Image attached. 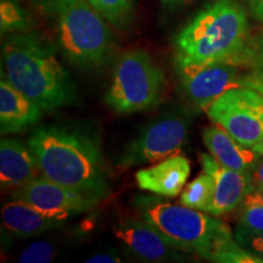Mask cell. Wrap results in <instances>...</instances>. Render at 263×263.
<instances>
[{
    "label": "cell",
    "instance_id": "23",
    "mask_svg": "<svg viewBox=\"0 0 263 263\" xmlns=\"http://www.w3.org/2000/svg\"><path fill=\"white\" fill-rule=\"evenodd\" d=\"M234 236L242 248L263 261V230H250L236 227Z\"/></svg>",
    "mask_w": 263,
    "mask_h": 263
},
{
    "label": "cell",
    "instance_id": "28",
    "mask_svg": "<svg viewBox=\"0 0 263 263\" xmlns=\"http://www.w3.org/2000/svg\"><path fill=\"white\" fill-rule=\"evenodd\" d=\"M251 15L263 24V0H245Z\"/></svg>",
    "mask_w": 263,
    "mask_h": 263
},
{
    "label": "cell",
    "instance_id": "25",
    "mask_svg": "<svg viewBox=\"0 0 263 263\" xmlns=\"http://www.w3.org/2000/svg\"><path fill=\"white\" fill-rule=\"evenodd\" d=\"M31 2L43 14L58 16L59 11L72 0H31Z\"/></svg>",
    "mask_w": 263,
    "mask_h": 263
},
{
    "label": "cell",
    "instance_id": "15",
    "mask_svg": "<svg viewBox=\"0 0 263 263\" xmlns=\"http://www.w3.org/2000/svg\"><path fill=\"white\" fill-rule=\"evenodd\" d=\"M42 107L14 85L2 78L0 82V132L2 136L29 129L42 117Z\"/></svg>",
    "mask_w": 263,
    "mask_h": 263
},
{
    "label": "cell",
    "instance_id": "6",
    "mask_svg": "<svg viewBox=\"0 0 263 263\" xmlns=\"http://www.w3.org/2000/svg\"><path fill=\"white\" fill-rule=\"evenodd\" d=\"M166 91V78L145 50H128L117 59L104 100L115 112L137 114L156 107Z\"/></svg>",
    "mask_w": 263,
    "mask_h": 263
},
{
    "label": "cell",
    "instance_id": "20",
    "mask_svg": "<svg viewBox=\"0 0 263 263\" xmlns=\"http://www.w3.org/2000/svg\"><path fill=\"white\" fill-rule=\"evenodd\" d=\"M0 27L3 34L29 31L31 20L18 0L0 2Z\"/></svg>",
    "mask_w": 263,
    "mask_h": 263
},
{
    "label": "cell",
    "instance_id": "7",
    "mask_svg": "<svg viewBox=\"0 0 263 263\" xmlns=\"http://www.w3.org/2000/svg\"><path fill=\"white\" fill-rule=\"evenodd\" d=\"M206 112L241 145L252 149L263 139V94L252 88L236 87L226 91Z\"/></svg>",
    "mask_w": 263,
    "mask_h": 263
},
{
    "label": "cell",
    "instance_id": "16",
    "mask_svg": "<svg viewBox=\"0 0 263 263\" xmlns=\"http://www.w3.org/2000/svg\"><path fill=\"white\" fill-rule=\"evenodd\" d=\"M202 140L210 154L219 163L239 172L252 174L261 159V155L251 147L241 145L218 124L206 127L202 130Z\"/></svg>",
    "mask_w": 263,
    "mask_h": 263
},
{
    "label": "cell",
    "instance_id": "10",
    "mask_svg": "<svg viewBox=\"0 0 263 263\" xmlns=\"http://www.w3.org/2000/svg\"><path fill=\"white\" fill-rule=\"evenodd\" d=\"M12 199L31 203L45 215L59 221L90 211L101 200L90 194L67 188L45 176H39L15 189Z\"/></svg>",
    "mask_w": 263,
    "mask_h": 263
},
{
    "label": "cell",
    "instance_id": "27",
    "mask_svg": "<svg viewBox=\"0 0 263 263\" xmlns=\"http://www.w3.org/2000/svg\"><path fill=\"white\" fill-rule=\"evenodd\" d=\"M240 84H241V87L252 88V89L257 90L261 94H263V80L262 78L255 77V76L250 74V73H248V72H246V74L241 76Z\"/></svg>",
    "mask_w": 263,
    "mask_h": 263
},
{
    "label": "cell",
    "instance_id": "22",
    "mask_svg": "<svg viewBox=\"0 0 263 263\" xmlns=\"http://www.w3.org/2000/svg\"><path fill=\"white\" fill-rule=\"evenodd\" d=\"M55 248L49 241L33 242L26 248L18 256L17 261L21 263H49L55 259Z\"/></svg>",
    "mask_w": 263,
    "mask_h": 263
},
{
    "label": "cell",
    "instance_id": "4",
    "mask_svg": "<svg viewBox=\"0 0 263 263\" xmlns=\"http://www.w3.org/2000/svg\"><path fill=\"white\" fill-rule=\"evenodd\" d=\"M250 39L244 8L235 0H215L177 35L176 61L235 64Z\"/></svg>",
    "mask_w": 263,
    "mask_h": 263
},
{
    "label": "cell",
    "instance_id": "31",
    "mask_svg": "<svg viewBox=\"0 0 263 263\" xmlns=\"http://www.w3.org/2000/svg\"><path fill=\"white\" fill-rule=\"evenodd\" d=\"M163 2L168 5H182L193 2V0H163Z\"/></svg>",
    "mask_w": 263,
    "mask_h": 263
},
{
    "label": "cell",
    "instance_id": "12",
    "mask_svg": "<svg viewBox=\"0 0 263 263\" xmlns=\"http://www.w3.org/2000/svg\"><path fill=\"white\" fill-rule=\"evenodd\" d=\"M114 233L136 257L146 262L182 261L183 255L141 218H123Z\"/></svg>",
    "mask_w": 263,
    "mask_h": 263
},
{
    "label": "cell",
    "instance_id": "24",
    "mask_svg": "<svg viewBox=\"0 0 263 263\" xmlns=\"http://www.w3.org/2000/svg\"><path fill=\"white\" fill-rule=\"evenodd\" d=\"M238 227L250 230H263V205L242 202Z\"/></svg>",
    "mask_w": 263,
    "mask_h": 263
},
{
    "label": "cell",
    "instance_id": "3",
    "mask_svg": "<svg viewBox=\"0 0 263 263\" xmlns=\"http://www.w3.org/2000/svg\"><path fill=\"white\" fill-rule=\"evenodd\" d=\"M3 78L43 111L73 104L77 87L54 48L33 32L12 33L3 43Z\"/></svg>",
    "mask_w": 263,
    "mask_h": 263
},
{
    "label": "cell",
    "instance_id": "13",
    "mask_svg": "<svg viewBox=\"0 0 263 263\" xmlns=\"http://www.w3.org/2000/svg\"><path fill=\"white\" fill-rule=\"evenodd\" d=\"M190 170L189 160L178 154L138 171L136 180L141 190L159 196L174 197L183 190L190 176Z\"/></svg>",
    "mask_w": 263,
    "mask_h": 263
},
{
    "label": "cell",
    "instance_id": "30",
    "mask_svg": "<svg viewBox=\"0 0 263 263\" xmlns=\"http://www.w3.org/2000/svg\"><path fill=\"white\" fill-rule=\"evenodd\" d=\"M252 179H254L255 186H263V156H261L257 166L252 172Z\"/></svg>",
    "mask_w": 263,
    "mask_h": 263
},
{
    "label": "cell",
    "instance_id": "14",
    "mask_svg": "<svg viewBox=\"0 0 263 263\" xmlns=\"http://www.w3.org/2000/svg\"><path fill=\"white\" fill-rule=\"evenodd\" d=\"M41 167L28 144L5 138L0 143V184L3 189H17L39 177Z\"/></svg>",
    "mask_w": 263,
    "mask_h": 263
},
{
    "label": "cell",
    "instance_id": "2",
    "mask_svg": "<svg viewBox=\"0 0 263 263\" xmlns=\"http://www.w3.org/2000/svg\"><path fill=\"white\" fill-rule=\"evenodd\" d=\"M138 215L157 230L173 248L211 262L263 263L233 236L229 227L216 216L190 207L164 202L155 196H138Z\"/></svg>",
    "mask_w": 263,
    "mask_h": 263
},
{
    "label": "cell",
    "instance_id": "8",
    "mask_svg": "<svg viewBox=\"0 0 263 263\" xmlns=\"http://www.w3.org/2000/svg\"><path fill=\"white\" fill-rule=\"evenodd\" d=\"M188 134V122L183 117L171 115L161 117L146 124L124 146L117 159V166L130 168L178 155L185 145Z\"/></svg>",
    "mask_w": 263,
    "mask_h": 263
},
{
    "label": "cell",
    "instance_id": "1",
    "mask_svg": "<svg viewBox=\"0 0 263 263\" xmlns=\"http://www.w3.org/2000/svg\"><path fill=\"white\" fill-rule=\"evenodd\" d=\"M27 144L47 178L101 200L110 192L100 141L91 132L59 124L42 126L32 132Z\"/></svg>",
    "mask_w": 263,
    "mask_h": 263
},
{
    "label": "cell",
    "instance_id": "26",
    "mask_svg": "<svg viewBox=\"0 0 263 263\" xmlns=\"http://www.w3.org/2000/svg\"><path fill=\"white\" fill-rule=\"evenodd\" d=\"M87 263H118L121 262V257L115 252H99L90 256L85 261Z\"/></svg>",
    "mask_w": 263,
    "mask_h": 263
},
{
    "label": "cell",
    "instance_id": "19",
    "mask_svg": "<svg viewBox=\"0 0 263 263\" xmlns=\"http://www.w3.org/2000/svg\"><path fill=\"white\" fill-rule=\"evenodd\" d=\"M100 12L108 24L117 28H126L132 22L136 0H85Z\"/></svg>",
    "mask_w": 263,
    "mask_h": 263
},
{
    "label": "cell",
    "instance_id": "18",
    "mask_svg": "<svg viewBox=\"0 0 263 263\" xmlns=\"http://www.w3.org/2000/svg\"><path fill=\"white\" fill-rule=\"evenodd\" d=\"M215 196V182L209 173L203 172L192 180L180 195V203L190 209L209 213Z\"/></svg>",
    "mask_w": 263,
    "mask_h": 263
},
{
    "label": "cell",
    "instance_id": "21",
    "mask_svg": "<svg viewBox=\"0 0 263 263\" xmlns=\"http://www.w3.org/2000/svg\"><path fill=\"white\" fill-rule=\"evenodd\" d=\"M235 65L246 68L248 73L263 80V29L250 35L244 51L236 59Z\"/></svg>",
    "mask_w": 263,
    "mask_h": 263
},
{
    "label": "cell",
    "instance_id": "32",
    "mask_svg": "<svg viewBox=\"0 0 263 263\" xmlns=\"http://www.w3.org/2000/svg\"><path fill=\"white\" fill-rule=\"evenodd\" d=\"M252 150L256 151V153H257L258 155L263 156V139H262L261 141H259L257 145H255L254 147H252Z\"/></svg>",
    "mask_w": 263,
    "mask_h": 263
},
{
    "label": "cell",
    "instance_id": "5",
    "mask_svg": "<svg viewBox=\"0 0 263 263\" xmlns=\"http://www.w3.org/2000/svg\"><path fill=\"white\" fill-rule=\"evenodd\" d=\"M58 42L64 57L81 68L108 61L115 37L107 20L85 0H72L58 14Z\"/></svg>",
    "mask_w": 263,
    "mask_h": 263
},
{
    "label": "cell",
    "instance_id": "29",
    "mask_svg": "<svg viewBox=\"0 0 263 263\" xmlns=\"http://www.w3.org/2000/svg\"><path fill=\"white\" fill-rule=\"evenodd\" d=\"M244 202H255L263 205V186H255L254 190L246 196Z\"/></svg>",
    "mask_w": 263,
    "mask_h": 263
},
{
    "label": "cell",
    "instance_id": "11",
    "mask_svg": "<svg viewBox=\"0 0 263 263\" xmlns=\"http://www.w3.org/2000/svg\"><path fill=\"white\" fill-rule=\"evenodd\" d=\"M200 161L203 172L209 173L215 182V196L210 215L218 217L234 211L254 190L255 183L251 173L228 168L211 154H200Z\"/></svg>",
    "mask_w": 263,
    "mask_h": 263
},
{
    "label": "cell",
    "instance_id": "17",
    "mask_svg": "<svg viewBox=\"0 0 263 263\" xmlns=\"http://www.w3.org/2000/svg\"><path fill=\"white\" fill-rule=\"evenodd\" d=\"M2 222L4 228L20 239L38 236L43 233L58 229L64 221L52 218L31 203L14 200L2 210Z\"/></svg>",
    "mask_w": 263,
    "mask_h": 263
},
{
    "label": "cell",
    "instance_id": "9",
    "mask_svg": "<svg viewBox=\"0 0 263 263\" xmlns=\"http://www.w3.org/2000/svg\"><path fill=\"white\" fill-rule=\"evenodd\" d=\"M239 66L228 61L180 62L176 61L179 84L186 99L199 110L210 105L233 88L241 87Z\"/></svg>",
    "mask_w": 263,
    "mask_h": 263
}]
</instances>
